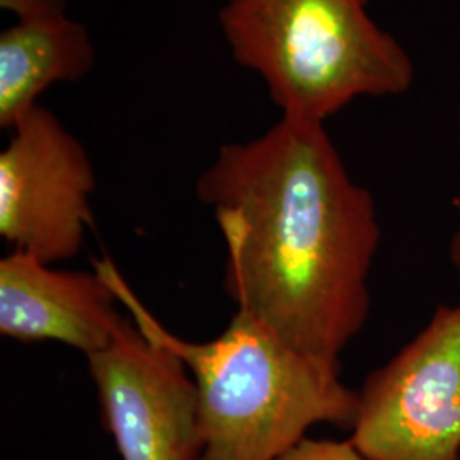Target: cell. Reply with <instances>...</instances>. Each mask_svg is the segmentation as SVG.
Instances as JSON below:
<instances>
[{
  "mask_svg": "<svg viewBox=\"0 0 460 460\" xmlns=\"http://www.w3.org/2000/svg\"><path fill=\"white\" fill-rule=\"evenodd\" d=\"M101 416L123 460H201L195 380L181 358L125 317L87 357Z\"/></svg>",
  "mask_w": 460,
  "mask_h": 460,
  "instance_id": "obj_6",
  "label": "cell"
},
{
  "mask_svg": "<svg viewBox=\"0 0 460 460\" xmlns=\"http://www.w3.org/2000/svg\"><path fill=\"white\" fill-rule=\"evenodd\" d=\"M197 197L222 232L224 288L237 309L340 368L368 317L380 227L324 123L281 116L263 135L220 147Z\"/></svg>",
  "mask_w": 460,
  "mask_h": 460,
  "instance_id": "obj_1",
  "label": "cell"
},
{
  "mask_svg": "<svg viewBox=\"0 0 460 460\" xmlns=\"http://www.w3.org/2000/svg\"><path fill=\"white\" fill-rule=\"evenodd\" d=\"M94 190L81 140L38 104L0 152V237L45 263L74 258L94 220Z\"/></svg>",
  "mask_w": 460,
  "mask_h": 460,
  "instance_id": "obj_5",
  "label": "cell"
},
{
  "mask_svg": "<svg viewBox=\"0 0 460 460\" xmlns=\"http://www.w3.org/2000/svg\"><path fill=\"white\" fill-rule=\"evenodd\" d=\"M277 460H367L351 440L304 438Z\"/></svg>",
  "mask_w": 460,
  "mask_h": 460,
  "instance_id": "obj_9",
  "label": "cell"
},
{
  "mask_svg": "<svg viewBox=\"0 0 460 460\" xmlns=\"http://www.w3.org/2000/svg\"><path fill=\"white\" fill-rule=\"evenodd\" d=\"M450 261L457 270H460V232H457L456 237L452 239V244H450Z\"/></svg>",
  "mask_w": 460,
  "mask_h": 460,
  "instance_id": "obj_11",
  "label": "cell"
},
{
  "mask_svg": "<svg viewBox=\"0 0 460 460\" xmlns=\"http://www.w3.org/2000/svg\"><path fill=\"white\" fill-rule=\"evenodd\" d=\"M351 429L367 460H460V304L365 378Z\"/></svg>",
  "mask_w": 460,
  "mask_h": 460,
  "instance_id": "obj_4",
  "label": "cell"
},
{
  "mask_svg": "<svg viewBox=\"0 0 460 460\" xmlns=\"http://www.w3.org/2000/svg\"><path fill=\"white\" fill-rule=\"evenodd\" d=\"M70 0H0L4 11L13 13L17 21H36L66 16Z\"/></svg>",
  "mask_w": 460,
  "mask_h": 460,
  "instance_id": "obj_10",
  "label": "cell"
},
{
  "mask_svg": "<svg viewBox=\"0 0 460 460\" xmlns=\"http://www.w3.org/2000/svg\"><path fill=\"white\" fill-rule=\"evenodd\" d=\"M115 288L94 271L55 270L13 249L0 260V334L21 343L55 341L87 357L111 345L125 315Z\"/></svg>",
  "mask_w": 460,
  "mask_h": 460,
  "instance_id": "obj_7",
  "label": "cell"
},
{
  "mask_svg": "<svg viewBox=\"0 0 460 460\" xmlns=\"http://www.w3.org/2000/svg\"><path fill=\"white\" fill-rule=\"evenodd\" d=\"M89 30L66 16L17 21L0 34V128L13 130L55 84L79 83L93 70Z\"/></svg>",
  "mask_w": 460,
  "mask_h": 460,
  "instance_id": "obj_8",
  "label": "cell"
},
{
  "mask_svg": "<svg viewBox=\"0 0 460 460\" xmlns=\"http://www.w3.org/2000/svg\"><path fill=\"white\" fill-rule=\"evenodd\" d=\"M218 22L281 116L324 123L355 99L399 96L414 81L410 55L368 0H227Z\"/></svg>",
  "mask_w": 460,
  "mask_h": 460,
  "instance_id": "obj_3",
  "label": "cell"
},
{
  "mask_svg": "<svg viewBox=\"0 0 460 460\" xmlns=\"http://www.w3.org/2000/svg\"><path fill=\"white\" fill-rule=\"evenodd\" d=\"M138 329L171 348L195 380L201 460H277L319 423L353 428L358 393L256 317L234 314L210 341H186L148 313L108 258L94 261Z\"/></svg>",
  "mask_w": 460,
  "mask_h": 460,
  "instance_id": "obj_2",
  "label": "cell"
}]
</instances>
